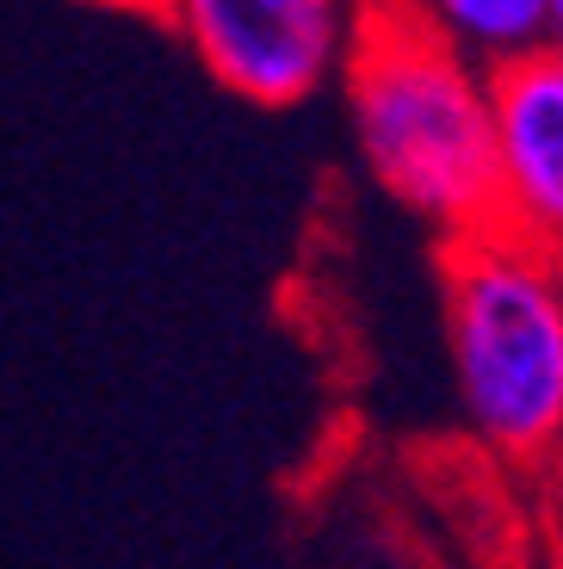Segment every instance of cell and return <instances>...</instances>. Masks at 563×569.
<instances>
[{"mask_svg":"<svg viewBox=\"0 0 563 569\" xmlns=\"http://www.w3.org/2000/svg\"><path fill=\"white\" fill-rule=\"evenodd\" d=\"M366 173L446 242L495 229L490 69L452 50L415 0H359L340 57Z\"/></svg>","mask_w":563,"mask_h":569,"instance_id":"1","label":"cell"},{"mask_svg":"<svg viewBox=\"0 0 563 569\" xmlns=\"http://www.w3.org/2000/svg\"><path fill=\"white\" fill-rule=\"evenodd\" d=\"M452 397L502 458H545L563 440V260L477 229L439 260Z\"/></svg>","mask_w":563,"mask_h":569,"instance_id":"2","label":"cell"},{"mask_svg":"<svg viewBox=\"0 0 563 569\" xmlns=\"http://www.w3.org/2000/svg\"><path fill=\"white\" fill-rule=\"evenodd\" d=\"M161 26L186 38L198 69L248 106H304L340 74L347 0H161Z\"/></svg>","mask_w":563,"mask_h":569,"instance_id":"3","label":"cell"},{"mask_svg":"<svg viewBox=\"0 0 563 569\" xmlns=\"http://www.w3.org/2000/svg\"><path fill=\"white\" fill-rule=\"evenodd\" d=\"M495 229L563 260V57L533 50L490 69Z\"/></svg>","mask_w":563,"mask_h":569,"instance_id":"4","label":"cell"},{"mask_svg":"<svg viewBox=\"0 0 563 569\" xmlns=\"http://www.w3.org/2000/svg\"><path fill=\"white\" fill-rule=\"evenodd\" d=\"M422 19L465 50L477 69H502L514 57L545 50V26H551V0H415Z\"/></svg>","mask_w":563,"mask_h":569,"instance_id":"5","label":"cell"},{"mask_svg":"<svg viewBox=\"0 0 563 569\" xmlns=\"http://www.w3.org/2000/svg\"><path fill=\"white\" fill-rule=\"evenodd\" d=\"M81 7H106V13H149V19H161V0H81Z\"/></svg>","mask_w":563,"mask_h":569,"instance_id":"6","label":"cell"},{"mask_svg":"<svg viewBox=\"0 0 563 569\" xmlns=\"http://www.w3.org/2000/svg\"><path fill=\"white\" fill-rule=\"evenodd\" d=\"M545 50L563 57V0H551V26H545Z\"/></svg>","mask_w":563,"mask_h":569,"instance_id":"7","label":"cell"}]
</instances>
